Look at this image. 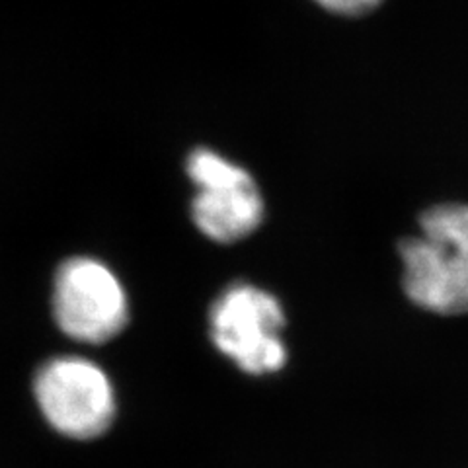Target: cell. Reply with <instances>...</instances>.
Returning a JSON list of instances; mask_svg holds the SVG:
<instances>
[{
  "label": "cell",
  "mask_w": 468,
  "mask_h": 468,
  "mask_svg": "<svg viewBox=\"0 0 468 468\" xmlns=\"http://www.w3.org/2000/svg\"><path fill=\"white\" fill-rule=\"evenodd\" d=\"M420 230L400 242L402 287L418 309L468 314V203H437L420 215Z\"/></svg>",
  "instance_id": "1"
},
{
  "label": "cell",
  "mask_w": 468,
  "mask_h": 468,
  "mask_svg": "<svg viewBox=\"0 0 468 468\" xmlns=\"http://www.w3.org/2000/svg\"><path fill=\"white\" fill-rule=\"evenodd\" d=\"M285 316L280 301L250 283H234L215 301L209 314L211 340L244 373L280 371L287 361L282 338Z\"/></svg>",
  "instance_id": "2"
},
{
  "label": "cell",
  "mask_w": 468,
  "mask_h": 468,
  "mask_svg": "<svg viewBox=\"0 0 468 468\" xmlns=\"http://www.w3.org/2000/svg\"><path fill=\"white\" fill-rule=\"evenodd\" d=\"M34 397L49 426L70 439L104 435L115 418L112 380L84 357H55L34 377Z\"/></svg>",
  "instance_id": "3"
},
{
  "label": "cell",
  "mask_w": 468,
  "mask_h": 468,
  "mask_svg": "<svg viewBox=\"0 0 468 468\" xmlns=\"http://www.w3.org/2000/svg\"><path fill=\"white\" fill-rule=\"evenodd\" d=\"M51 306L58 330L84 344L115 338L129 318L122 282L106 263L86 256L70 258L58 266Z\"/></svg>",
  "instance_id": "4"
},
{
  "label": "cell",
  "mask_w": 468,
  "mask_h": 468,
  "mask_svg": "<svg viewBox=\"0 0 468 468\" xmlns=\"http://www.w3.org/2000/svg\"><path fill=\"white\" fill-rule=\"evenodd\" d=\"M187 176L197 187L192 217L215 242H239L263 221V199L250 172L209 149L187 156Z\"/></svg>",
  "instance_id": "5"
},
{
  "label": "cell",
  "mask_w": 468,
  "mask_h": 468,
  "mask_svg": "<svg viewBox=\"0 0 468 468\" xmlns=\"http://www.w3.org/2000/svg\"><path fill=\"white\" fill-rule=\"evenodd\" d=\"M320 6L330 12L344 14V16H363L375 10L383 0H314Z\"/></svg>",
  "instance_id": "6"
}]
</instances>
